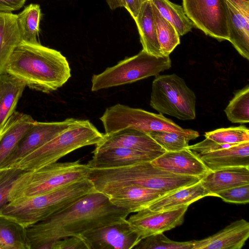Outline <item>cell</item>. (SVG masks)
I'll return each mask as SVG.
<instances>
[{"instance_id":"6da1fadb","label":"cell","mask_w":249,"mask_h":249,"mask_svg":"<svg viewBox=\"0 0 249 249\" xmlns=\"http://www.w3.org/2000/svg\"><path fill=\"white\" fill-rule=\"evenodd\" d=\"M127 211L113 205L108 196L89 193L46 219L26 228L30 249H44L64 238L124 221Z\"/></svg>"},{"instance_id":"7a4b0ae2","label":"cell","mask_w":249,"mask_h":249,"mask_svg":"<svg viewBox=\"0 0 249 249\" xmlns=\"http://www.w3.org/2000/svg\"><path fill=\"white\" fill-rule=\"evenodd\" d=\"M5 72L29 88L45 93L61 87L71 76L69 63L60 52L22 41L12 53Z\"/></svg>"},{"instance_id":"3957f363","label":"cell","mask_w":249,"mask_h":249,"mask_svg":"<svg viewBox=\"0 0 249 249\" xmlns=\"http://www.w3.org/2000/svg\"><path fill=\"white\" fill-rule=\"evenodd\" d=\"M88 178L96 191L108 196L127 186H137L171 193L199 182L202 178L174 174L145 161L126 166L90 168Z\"/></svg>"},{"instance_id":"277c9868","label":"cell","mask_w":249,"mask_h":249,"mask_svg":"<svg viewBox=\"0 0 249 249\" xmlns=\"http://www.w3.org/2000/svg\"><path fill=\"white\" fill-rule=\"evenodd\" d=\"M95 191L92 182L86 178L44 194L17 198L3 208L0 216L26 228Z\"/></svg>"},{"instance_id":"5b68a950","label":"cell","mask_w":249,"mask_h":249,"mask_svg":"<svg viewBox=\"0 0 249 249\" xmlns=\"http://www.w3.org/2000/svg\"><path fill=\"white\" fill-rule=\"evenodd\" d=\"M103 134L88 120H77L69 127L41 146L28 154L12 167L31 171L57 162L70 153L82 147L96 145Z\"/></svg>"},{"instance_id":"8992f818","label":"cell","mask_w":249,"mask_h":249,"mask_svg":"<svg viewBox=\"0 0 249 249\" xmlns=\"http://www.w3.org/2000/svg\"><path fill=\"white\" fill-rule=\"evenodd\" d=\"M89 170L87 164L78 160L56 162L36 170L24 171L15 181L9 202L44 194L88 178Z\"/></svg>"},{"instance_id":"52a82bcc","label":"cell","mask_w":249,"mask_h":249,"mask_svg":"<svg viewBox=\"0 0 249 249\" xmlns=\"http://www.w3.org/2000/svg\"><path fill=\"white\" fill-rule=\"evenodd\" d=\"M171 67L169 56H156L143 50L107 68L91 78L92 91L127 84L150 77Z\"/></svg>"},{"instance_id":"ba28073f","label":"cell","mask_w":249,"mask_h":249,"mask_svg":"<svg viewBox=\"0 0 249 249\" xmlns=\"http://www.w3.org/2000/svg\"><path fill=\"white\" fill-rule=\"evenodd\" d=\"M196 96L176 74L157 75L152 84L150 106L159 113L181 120L196 118Z\"/></svg>"},{"instance_id":"9c48e42d","label":"cell","mask_w":249,"mask_h":249,"mask_svg":"<svg viewBox=\"0 0 249 249\" xmlns=\"http://www.w3.org/2000/svg\"><path fill=\"white\" fill-rule=\"evenodd\" d=\"M105 133L125 128H131L147 134L151 131H166L180 134H194L198 132L184 129L161 113L118 104L107 108L100 118Z\"/></svg>"},{"instance_id":"30bf717a","label":"cell","mask_w":249,"mask_h":249,"mask_svg":"<svg viewBox=\"0 0 249 249\" xmlns=\"http://www.w3.org/2000/svg\"><path fill=\"white\" fill-rule=\"evenodd\" d=\"M184 13L194 26L221 41L229 39L224 0H182Z\"/></svg>"},{"instance_id":"8fae6325","label":"cell","mask_w":249,"mask_h":249,"mask_svg":"<svg viewBox=\"0 0 249 249\" xmlns=\"http://www.w3.org/2000/svg\"><path fill=\"white\" fill-rule=\"evenodd\" d=\"M80 236L88 249H131L141 239L127 219L89 231Z\"/></svg>"},{"instance_id":"7c38bea8","label":"cell","mask_w":249,"mask_h":249,"mask_svg":"<svg viewBox=\"0 0 249 249\" xmlns=\"http://www.w3.org/2000/svg\"><path fill=\"white\" fill-rule=\"evenodd\" d=\"M77 120L68 118L61 122L36 121L19 142L2 169L12 167L21 159L56 137Z\"/></svg>"},{"instance_id":"4fadbf2b","label":"cell","mask_w":249,"mask_h":249,"mask_svg":"<svg viewBox=\"0 0 249 249\" xmlns=\"http://www.w3.org/2000/svg\"><path fill=\"white\" fill-rule=\"evenodd\" d=\"M188 207L185 205L163 212H154L146 208L131 215L127 220L142 239L181 225Z\"/></svg>"},{"instance_id":"5bb4252c","label":"cell","mask_w":249,"mask_h":249,"mask_svg":"<svg viewBox=\"0 0 249 249\" xmlns=\"http://www.w3.org/2000/svg\"><path fill=\"white\" fill-rule=\"evenodd\" d=\"M229 41L249 60V0H224Z\"/></svg>"},{"instance_id":"9a60e30c","label":"cell","mask_w":249,"mask_h":249,"mask_svg":"<svg viewBox=\"0 0 249 249\" xmlns=\"http://www.w3.org/2000/svg\"><path fill=\"white\" fill-rule=\"evenodd\" d=\"M151 162L178 175L202 178L210 171L200 158L187 147L177 151H166Z\"/></svg>"},{"instance_id":"2e32d148","label":"cell","mask_w":249,"mask_h":249,"mask_svg":"<svg viewBox=\"0 0 249 249\" xmlns=\"http://www.w3.org/2000/svg\"><path fill=\"white\" fill-rule=\"evenodd\" d=\"M120 147L149 153L163 154L165 150L145 132L131 128L103 134L95 150Z\"/></svg>"},{"instance_id":"e0dca14e","label":"cell","mask_w":249,"mask_h":249,"mask_svg":"<svg viewBox=\"0 0 249 249\" xmlns=\"http://www.w3.org/2000/svg\"><path fill=\"white\" fill-rule=\"evenodd\" d=\"M92 159L87 164L90 168L105 169L151 161L162 154L142 152L130 149L111 147L94 150Z\"/></svg>"},{"instance_id":"ac0fdd59","label":"cell","mask_w":249,"mask_h":249,"mask_svg":"<svg viewBox=\"0 0 249 249\" xmlns=\"http://www.w3.org/2000/svg\"><path fill=\"white\" fill-rule=\"evenodd\" d=\"M249 237V223L240 219L212 235L193 240V249H240Z\"/></svg>"},{"instance_id":"d6986e66","label":"cell","mask_w":249,"mask_h":249,"mask_svg":"<svg viewBox=\"0 0 249 249\" xmlns=\"http://www.w3.org/2000/svg\"><path fill=\"white\" fill-rule=\"evenodd\" d=\"M36 122L29 115L15 111L0 128V169Z\"/></svg>"},{"instance_id":"ffe728a7","label":"cell","mask_w":249,"mask_h":249,"mask_svg":"<svg viewBox=\"0 0 249 249\" xmlns=\"http://www.w3.org/2000/svg\"><path fill=\"white\" fill-rule=\"evenodd\" d=\"M168 193L140 186H127L115 190L108 196L113 205L130 213L147 208L154 200Z\"/></svg>"},{"instance_id":"44dd1931","label":"cell","mask_w":249,"mask_h":249,"mask_svg":"<svg viewBox=\"0 0 249 249\" xmlns=\"http://www.w3.org/2000/svg\"><path fill=\"white\" fill-rule=\"evenodd\" d=\"M200 182L210 194H215L239 186L249 184V167H235L210 171Z\"/></svg>"},{"instance_id":"7402d4cb","label":"cell","mask_w":249,"mask_h":249,"mask_svg":"<svg viewBox=\"0 0 249 249\" xmlns=\"http://www.w3.org/2000/svg\"><path fill=\"white\" fill-rule=\"evenodd\" d=\"M197 156L210 171L235 167H249V142Z\"/></svg>"},{"instance_id":"603a6c76","label":"cell","mask_w":249,"mask_h":249,"mask_svg":"<svg viewBox=\"0 0 249 249\" xmlns=\"http://www.w3.org/2000/svg\"><path fill=\"white\" fill-rule=\"evenodd\" d=\"M211 196L202 185L200 181L158 198L147 207L154 212H163L177 209L185 205L189 206L204 197Z\"/></svg>"},{"instance_id":"cb8c5ba5","label":"cell","mask_w":249,"mask_h":249,"mask_svg":"<svg viewBox=\"0 0 249 249\" xmlns=\"http://www.w3.org/2000/svg\"><path fill=\"white\" fill-rule=\"evenodd\" d=\"M134 19L139 31L142 50L156 56H164L158 39L150 0H147L142 4Z\"/></svg>"},{"instance_id":"d4e9b609","label":"cell","mask_w":249,"mask_h":249,"mask_svg":"<svg viewBox=\"0 0 249 249\" xmlns=\"http://www.w3.org/2000/svg\"><path fill=\"white\" fill-rule=\"evenodd\" d=\"M26 86L15 76L6 72L0 73V128L15 111Z\"/></svg>"},{"instance_id":"484cf974","label":"cell","mask_w":249,"mask_h":249,"mask_svg":"<svg viewBox=\"0 0 249 249\" xmlns=\"http://www.w3.org/2000/svg\"><path fill=\"white\" fill-rule=\"evenodd\" d=\"M21 41L17 15L0 14V73L5 72L12 53Z\"/></svg>"},{"instance_id":"4316f807","label":"cell","mask_w":249,"mask_h":249,"mask_svg":"<svg viewBox=\"0 0 249 249\" xmlns=\"http://www.w3.org/2000/svg\"><path fill=\"white\" fill-rule=\"evenodd\" d=\"M41 17L40 6L30 4L17 15V23L21 41L30 44L38 41L39 24Z\"/></svg>"},{"instance_id":"83f0119b","label":"cell","mask_w":249,"mask_h":249,"mask_svg":"<svg viewBox=\"0 0 249 249\" xmlns=\"http://www.w3.org/2000/svg\"><path fill=\"white\" fill-rule=\"evenodd\" d=\"M0 245L2 249H30L26 228L0 216Z\"/></svg>"},{"instance_id":"f1b7e54d","label":"cell","mask_w":249,"mask_h":249,"mask_svg":"<svg viewBox=\"0 0 249 249\" xmlns=\"http://www.w3.org/2000/svg\"><path fill=\"white\" fill-rule=\"evenodd\" d=\"M161 16L176 29L179 36H183L191 31L194 25L188 18L182 6L169 0H151Z\"/></svg>"},{"instance_id":"f546056e","label":"cell","mask_w":249,"mask_h":249,"mask_svg":"<svg viewBox=\"0 0 249 249\" xmlns=\"http://www.w3.org/2000/svg\"><path fill=\"white\" fill-rule=\"evenodd\" d=\"M151 5L158 39L162 54L164 56H169L180 44V36L175 27L161 16L152 1Z\"/></svg>"},{"instance_id":"4dcf8cb0","label":"cell","mask_w":249,"mask_h":249,"mask_svg":"<svg viewBox=\"0 0 249 249\" xmlns=\"http://www.w3.org/2000/svg\"><path fill=\"white\" fill-rule=\"evenodd\" d=\"M224 111L228 119L232 123L249 122V86L247 85L235 94Z\"/></svg>"},{"instance_id":"1f68e13d","label":"cell","mask_w":249,"mask_h":249,"mask_svg":"<svg viewBox=\"0 0 249 249\" xmlns=\"http://www.w3.org/2000/svg\"><path fill=\"white\" fill-rule=\"evenodd\" d=\"M165 151L181 150L187 148L190 140L199 137L198 133L194 134H180L166 131H151L147 133Z\"/></svg>"},{"instance_id":"d6a6232c","label":"cell","mask_w":249,"mask_h":249,"mask_svg":"<svg viewBox=\"0 0 249 249\" xmlns=\"http://www.w3.org/2000/svg\"><path fill=\"white\" fill-rule=\"evenodd\" d=\"M204 136L219 143L237 144L249 142V130L245 125L222 128L206 132Z\"/></svg>"},{"instance_id":"836d02e7","label":"cell","mask_w":249,"mask_h":249,"mask_svg":"<svg viewBox=\"0 0 249 249\" xmlns=\"http://www.w3.org/2000/svg\"><path fill=\"white\" fill-rule=\"evenodd\" d=\"M193 241L178 242L170 240L163 233L142 238L134 249H193Z\"/></svg>"},{"instance_id":"e575fe53","label":"cell","mask_w":249,"mask_h":249,"mask_svg":"<svg viewBox=\"0 0 249 249\" xmlns=\"http://www.w3.org/2000/svg\"><path fill=\"white\" fill-rule=\"evenodd\" d=\"M24 172L13 167L7 168L0 178V211L8 203L11 189L18 178Z\"/></svg>"},{"instance_id":"d590c367","label":"cell","mask_w":249,"mask_h":249,"mask_svg":"<svg viewBox=\"0 0 249 249\" xmlns=\"http://www.w3.org/2000/svg\"><path fill=\"white\" fill-rule=\"evenodd\" d=\"M224 201L235 203L247 204L249 202V184L239 186L215 194Z\"/></svg>"},{"instance_id":"8d00e7d4","label":"cell","mask_w":249,"mask_h":249,"mask_svg":"<svg viewBox=\"0 0 249 249\" xmlns=\"http://www.w3.org/2000/svg\"><path fill=\"white\" fill-rule=\"evenodd\" d=\"M44 249H88L80 236H71L56 241L46 246Z\"/></svg>"},{"instance_id":"74e56055","label":"cell","mask_w":249,"mask_h":249,"mask_svg":"<svg viewBox=\"0 0 249 249\" xmlns=\"http://www.w3.org/2000/svg\"><path fill=\"white\" fill-rule=\"evenodd\" d=\"M235 144H223L216 142L208 138L187 148L196 155L214 151L224 148L229 147Z\"/></svg>"},{"instance_id":"f35d334b","label":"cell","mask_w":249,"mask_h":249,"mask_svg":"<svg viewBox=\"0 0 249 249\" xmlns=\"http://www.w3.org/2000/svg\"><path fill=\"white\" fill-rule=\"evenodd\" d=\"M26 0H0V14L11 13L20 9Z\"/></svg>"},{"instance_id":"ab89813d","label":"cell","mask_w":249,"mask_h":249,"mask_svg":"<svg viewBox=\"0 0 249 249\" xmlns=\"http://www.w3.org/2000/svg\"><path fill=\"white\" fill-rule=\"evenodd\" d=\"M147 0H124L125 8L135 19L139 13L142 4Z\"/></svg>"},{"instance_id":"60d3db41","label":"cell","mask_w":249,"mask_h":249,"mask_svg":"<svg viewBox=\"0 0 249 249\" xmlns=\"http://www.w3.org/2000/svg\"><path fill=\"white\" fill-rule=\"evenodd\" d=\"M109 8L112 10H114L119 7H125L124 0H106Z\"/></svg>"},{"instance_id":"b9f144b4","label":"cell","mask_w":249,"mask_h":249,"mask_svg":"<svg viewBox=\"0 0 249 249\" xmlns=\"http://www.w3.org/2000/svg\"><path fill=\"white\" fill-rule=\"evenodd\" d=\"M7 168L0 169V178L6 171Z\"/></svg>"}]
</instances>
